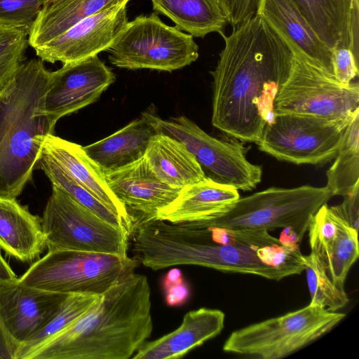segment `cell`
I'll use <instances>...</instances> for the list:
<instances>
[{
	"label": "cell",
	"mask_w": 359,
	"mask_h": 359,
	"mask_svg": "<svg viewBox=\"0 0 359 359\" xmlns=\"http://www.w3.org/2000/svg\"><path fill=\"white\" fill-rule=\"evenodd\" d=\"M212 77V124L236 140L256 143L276 115L277 93L290 72L294 55L285 40L260 16L229 36Z\"/></svg>",
	"instance_id": "1"
},
{
	"label": "cell",
	"mask_w": 359,
	"mask_h": 359,
	"mask_svg": "<svg viewBox=\"0 0 359 359\" xmlns=\"http://www.w3.org/2000/svg\"><path fill=\"white\" fill-rule=\"evenodd\" d=\"M151 289L135 272L118 281L77 320L22 359H128L153 330Z\"/></svg>",
	"instance_id": "2"
},
{
	"label": "cell",
	"mask_w": 359,
	"mask_h": 359,
	"mask_svg": "<svg viewBox=\"0 0 359 359\" xmlns=\"http://www.w3.org/2000/svg\"><path fill=\"white\" fill-rule=\"evenodd\" d=\"M50 79L43 60L31 59L0 91V197L20 195L46 137L53 134L55 124L44 109Z\"/></svg>",
	"instance_id": "3"
},
{
	"label": "cell",
	"mask_w": 359,
	"mask_h": 359,
	"mask_svg": "<svg viewBox=\"0 0 359 359\" xmlns=\"http://www.w3.org/2000/svg\"><path fill=\"white\" fill-rule=\"evenodd\" d=\"M130 236L134 258L153 270L196 265L273 280L289 276L262 262L257 256V248L215 243L204 229L187 222L172 224L154 218L141 219L134 224Z\"/></svg>",
	"instance_id": "4"
},
{
	"label": "cell",
	"mask_w": 359,
	"mask_h": 359,
	"mask_svg": "<svg viewBox=\"0 0 359 359\" xmlns=\"http://www.w3.org/2000/svg\"><path fill=\"white\" fill-rule=\"evenodd\" d=\"M332 197L328 188L271 187L239 198L220 213L189 222L198 227L271 231L291 227L302 240L316 212Z\"/></svg>",
	"instance_id": "5"
},
{
	"label": "cell",
	"mask_w": 359,
	"mask_h": 359,
	"mask_svg": "<svg viewBox=\"0 0 359 359\" xmlns=\"http://www.w3.org/2000/svg\"><path fill=\"white\" fill-rule=\"evenodd\" d=\"M137 265L128 256L57 250L33 262L19 279L50 292L100 296L134 273Z\"/></svg>",
	"instance_id": "6"
},
{
	"label": "cell",
	"mask_w": 359,
	"mask_h": 359,
	"mask_svg": "<svg viewBox=\"0 0 359 359\" xmlns=\"http://www.w3.org/2000/svg\"><path fill=\"white\" fill-rule=\"evenodd\" d=\"M198 48L192 35L152 13L128 21L107 50L111 64L120 68L172 72L195 62Z\"/></svg>",
	"instance_id": "7"
},
{
	"label": "cell",
	"mask_w": 359,
	"mask_h": 359,
	"mask_svg": "<svg viewBox=\"0 0 359 359\" xmlns=\"http://www.w3.org/2000/svg\"><path fill=\"white\" fill-rule=\"evenodd\" d=\"M345 316L309 304L233 331L223 351L260 359L282 358L327 333Z\"/></svg>",
	"instance_id": "8"
},
{
	"label": "cell",
	"mask_w": 359,
	"mask_h": 359,
	"mask_svg": "<svg viewBox=\"0 0 359 359\" xmlns=\"http://www.w3.org/2000/svg\"><path fill=\"white\" fill-rule=\"evenodd\" d=\"M48 251L68 250L128 257L130 233L81 205L53 186L43 212Z\"/></svg>",
	"instance_id": "9"
},
{
	"label": "cell",
	"mask_w": 359,
	"mask_h": 359,
	"mask_svg": "<svg viewBox=\"0 0 359 359\" xmlns=\"http://www.w3.org/2000/svg\"><path fill=\"white\" fill-rule=\"evenodd\" d=\"M292 51V66L275 98V115L305 114L350 121L359 110L358 83L342 85L301 53Z\"/></svg>",
	"instance_id": "10"
},
{
	"label": "cell",
	"mask_w": 359,
	"mask_h": 359,
	"mask_svg": "<svg viewBox=\"0 0 359 359\" xmlns=\"http://www.w3.org/2000/svg\"><path fill=\"white\" fill-rule=\"evenodd\" d=\"M151 117L158 133L184 144L205 177L242 191H251L261 182L262 168L247 159L248 149L238 142L210 136L184 116L164 120L153 110Z\"/></svg>",
	"instance_id": "11"
},
{
	"label": "cell",
	"mask_w": 359,
	"mask_h": 359,
	"mask_svg": "<svg viewBox=\"0 0 359 359\" xmlns=\"http://www.w3.org/2000/svg\"><path fill=\"white\" fill-rule=\"evenodd\" d=\"M350 121L278 114L265 126L256 144L260 151L279 161L297 165L323 164L335 158Z\"/></svg>",
	"instance_id": "12"
},
{
	"label": "cell",
	"mask_w": 359,
	"mask_h": 359,
	"mask_svg": "<svg viewBox=\"0 0 359 359\" xmlns=\"http://www.w3.org/2000/svg\"><path fill=\"white\" fill-rule=\"evenodd\" d=\"M115 80L113 72L97 55L63 64L51 72L45 112L56 124L60 118L95 102Z\"/></svg>",
	"instance_id": "13"
},
{
	"label": "cell",
	"mask_w": 359,
	"mask_h": 359,
	"mask_svg": "<svg viewBox=\"0 0 359 359\" xmlns=\"http://www.w3.org/2000/svg\"><path fill=\"white\" fill-rule=\"evenodd\" d=\"M70 294L29 286L19 278L0 281V320L18 351L56 316Z\"/></svg>",
	"instance_id": "14"
},
{
	"label": "cell",
	"mask_w": 359,
	"mask_h": 359,
	"mask_svg": "<svg viewBox=\"0 0 359 359\" xmlns=\"http://www.w3.org/2000/svg\"><path fill=\"white\" fill-rule=\"evenodd\" d=\"M124 1L79 21L63 33L34 48L43 61L76 62L107 50L128 22Z\"/></svg>",
	"instance_id": "15"
},
{
	"label": "cell",
	"mask_w": 359,
	"mask_h": 359,
	"mask_svg": "<svg viewBox=\"0 0 359 359\" xmlns=\"http://www.w3.org/2000/svg\"><path fill=\"white\" fill-rule=\"evenodd\" d=\"M104 175L110 189L128 210L140 213L142 219L155 218L181 190L158 179L144 156L121 168L104 172Z\"/></svg>",
	"instance_id": "16"
},
{
	"label": "cell",
	"mask_w": 359,
	"mask_h": 359,
	"mask_svg": "<svg viewBox=\"0 0 359 359\" xmlns=\"http://www.w3.org/2000/svg\"><path fill=\"white\" fill-rule=\"evenodd\" d=\"M41 151L114 212L130 234L133 217L110 189L104 171L83 147L51 134L46 137Z\"/></svg>",
	"instance_id": "17"
},
{
	"label": "cell",
	"mask_w": 359,
	"mask_h": 359,
	"mask_svg": "<svg viewBox=\"0 0 359 359\" xmlns=\"http://www.w3.org/2000/svg\"><path fill=\"white\" fill-rule=\"evenodd\" d=\"M256 14L287 41L292 50L301 53L334 76L332 50L318 38L293 0H259Z\"/></svg>",
	"instance_id": "18"
},
{
	"label": "cell",
	"mask_w": 359,
	"mask_h": 359,
	"mask_svg": "<svg viewBox=\"0 0 359 359\" xmlns=\"http://www.w3.org/2000/svg\"><path fill=\"white\" fill-rule=\"evenodd\" d=\"M225 314L219 309L201 308L187 313L180 326L151 342L144 343L133 359H176L218 335Z\"/></svg>",
	"instance_id": "19"
},
{
	"label": "cell",
	"mask_w": 359,
	"mask_h": 359,
	"mask_svg": "<svg viewBox=\"0 0 359 359\" xmlns=\"http://www.w3.org/2000/svg\"><path fill=\"white\" fill-rule=\"evenodd\" d=\"M46 248L41 217L15 198L0 197V251L21 262L33 263Z\"/></svg>",
	"instance_id": "20"
},
{
	"label": "cell",
	"mask_w": 359,
	"mask_h": 359,
	"mask_svg": "<svg viewBox=\"0 0 359 359\" xmlns=\"http://www.w3.org/2000/svg\"><path fill=\"white\" fill-rule=\"evenodd\" d=\"M148 109L112 135L83 147L86 154L104 171L111 172L142 158L151 137L158 133Z\"/></svg>",
	"instance_id": "21"
},
{
	"label": "cell",
	"mask_w": 359,
	"mask_h": 359,
	"mask_svg": "<svg viewBox=\"0 0 359 359\" xmlns=\"http://www.w3.org/2000/svg\"><path fill=\"white\" fill-rule=\"evenodd\" d=\"M239 198L236 189L205 177L182 188L154 219L172 224L205 220L220 213Z\"/></svg>",
	"instance_id": "22"
},
{
	"label": "cell",
	"mask_w": 359,
	"mask_h": 359,
	"mask_svg": "<svg viewBox=\"0 0 359 359\" xmlns=\"http://www.w3.org/2000/svg\"><path fill=\"white\" fill-rule=\"evenodd\" d=\"M144 156L156 177L171 187L182 189L205 178L184 144L162 133L151 137Z\"/></svg>",
	"instance_id": "23"
},
{
	"label": "cell",
	"mask_w": 359,
	"mask_h": 359,
	"mask_svg": "<svg viewBox=\"0 0 359 359\" xmlns=\"http://www.w3.org/2000/svg\"><path fill=\"white\" fill-rule=\"evenodd\" d=\"M130 0H62L43 6L28 34L34 49L82 20L118 4Z\"/></svg>",
	"instance_id": "24"
},
{
	"label": "cell",
	"mask_w": 359,
	"mask_h": 359,
	"mask_svg": "<svg viewBox=\"0 0 359 359\" xmlns=\"http://www.w3.org/2000/svg\"><path fill=\"white\" fill-rule=\"evenodd\" d=\"M318 38L330 49L351 46L353 0H293Z\"/></svg>",
	"instance_id": "25"
},
{
	"label": "cell",
	"mask_w": 359,
	"mask_h": 359,
	"mask_svg": "<svg viewBox=\"0 0 359 359\" xmlns=\"http://www.w3.org/2000/svg\"><path fill=\"white\" fill-rule=\"evenodd\" d=\"M153 10L170 18L180 30L204 38L212 32L223 34L228 23L217 0H150Z\"/></svg>",
	"instance_id": "26"
},
{
	"label": "cell",
	"mask_w": 359,
	"mask_h": 359,
	"mask_svg": "<svg viewBox=\"0 0 359 359\" xmlns=\"http://www.w3.org/2000/svg\"><path fill=\"white\" fill-rule=\"evenodd\" d=\"M332 165L326 172L332 196H344L359 184V110L346 128Z\"/></svg>",
	"instance_id": "27"
},
{
	"label": "cell",
	"mask_w": 359,
	"mask_h": 359,
	"mask_svg": "<svg viewBox=\"0 0 359 359\" xmlns=\"http://www.w3.org/2000/svg\"><path fill=\"white\" fill-rule=\"evenodd\" d=\"M36 169H41L43 171L53 186L65 191L81 205L90 210L107 222L115 226L125 228L121 220L114 212L75 181L42 151L38 159Z\"/></svg>",
	"instance_id": "28"
},
{
	"label": "cell",
	"mask_w": 359,
	"mask_h": 359,
	"mask_svg": "<svg viewBox=\"0 0 359 359\" xmlns=\"http://www.w3.org/2000/svg\"><path fill=\"white\" fill-rule=\"evenodd\" d=\"M304 261L311 297L310 304L332 312L344 307L349 302L348 297L344 290L334 284L320 258L311 252L304 255Z\"/></svg>",
	"instance_id": "29"
},
{
	"label": "cell",
	"mask_w": 359,
	"mask_h": 359,
	"mask_svg": "<svg viewBox=\"0 0 359 359\" xmlns=\"http://www.w3.org/2000/svg\"><path fill=\"white\" fill-rule=\"evenodd\" d=\"M359 255L358 231L344 222L338 235L323 262L334 284L341 290L347 273Z\"/></svg>",
	"instance_id": "30"
},
{
	"label": "cell",
	"mask_w": 359,
	"mask_h": 359,
	"mask_svg": "<svg viewBox=\"0 0 359 359\" xmlns=\"http://www.w3.org/2000/svg\"><path fill=\"white\" fill-rule=\"evenodd\" d=\"M101 296V295H100ZM100 296L71 294L56 316L18 351L17 359L59 332L83 315L98 301Z\"/></svg>",
	"instance_id": "31"
},
{
	"label": "cell",
	"mask_w": 359,
	"mask_h": 359,
	"mask_svg": "<svg viewBox=\"0 0 359 359\" xmlns=\"http://www.w3.org/2000/svg\"><path fill=\"white\" fill-rule=\"evenodd\" d=\"M28 34L21 29L0 26V91L25 61Z\"/></svg>",
	"instance_id": "32"
},
{
	"label": "cell",
	"mask_w": 359,
	"mask_h": 359,
	"mask_svg": "<svg viewBox=\"0 0 359 359\" xmlns=\"http://www.w3.org/2000/svg\"><path fill=\"white\" fill-rule=\"evenodd\" d=\"M345 222L327 203L323 205L311 217L308 229L311 252L323 262Z\"/></svg>",
	"instance_id": "33"
},
{
	"label": "cell",
	"mask_w": 359,
	"mask_h": 359,
	"mask_svg": "<svg viewBox=\"0 0 359 359\" xmlns=\"http://www.w3.org/2000/svg\"><path fill=\"white\" fill-rule=\"evenodd\" d=\"M45 0H0V26L19 29L28 34Z\"/></svg>",
	"instance_id": "34"
},
{
	"label": "cell",
	"mask_w": 359,
	"mask_h": 359,
	"mask_svg": "<svg viewBox=\"0 0 359 359\" xmlns=\"http://www.w3.org/2000/svg\"><path fill=\"white\" fill-rule=\"evenodd\" d=\"M256 254L264 264L282 270L288 276L300 274L304 270V255L299 245H268L257 248Z\"/></svg>",
	"instance_id": "35"
},
{
	"label": "cell",
	"mask_w": 359,
	"mask_h": 359,
	"mask_svg": "<svg viewBox=\"0 0 359 359\" xmlns=\"http://www.w3.org/2000/svg\"><path fill=\"white\" fill-rule=\"evenodd\" d=\"M200 228L208 232L212 241L222 245L248 246L257 249L268 245L280 244L278 238L265 230L230 229L217 226Z\"/></svg>",
	"instance_id": "36"
},
{
	"label": "cell",
	"mask_w": 359,
	"mask_h": 359,
	"mask_svg": "<svg viewBox=\"0 0 359 359\" xmlns=\"http://www.w3.org/2000/svg\"><path fill=\"white\" fill-rule=\"evenodd\" d=\"M332 62L335 79L342 85H348L358 76V60L349 48L332 50Z\"/></svg>",
	"instance_id": "37"
},
{
	"label": "cell",
	"mask_w": 359,
	"mask_h": 359,
	"mask_svg": "<svg viewBox=\"0 0 359 359\" xmlns=\"http://www.w3.org/2000/svg\"><path fill=\"white\" fill-rule=\"evenodd\" d=\"M224 12L227 22L236 28L256 14L259 0H217Z\"/></svg>",
	"instance_id": "38"
},
{
	"label": "cell",
	"mask_w": 359,
	"mask_h": 359,
	"mask_svg": "<svg viewBox=\"0 0 359 359\" xmlns=\"http://www.w3.org/2000/svg\"><path fill=\"white\" fill-rule=\"evenodd\" d=\"M341 204L331 206L332 210L341 217L350 226L358 230L359 184L347 194L343 196Z\"/></svg>",
	"instance_id": "39"
},
{
	"label": "cell",
	"mask_w": 359,
	"mask_h": 359,
	"mask_svg": "<svg viewBox=\"0 0 359 359\" xmlns=\"http://www.w3.org/2000/svg\"><path fill=\"white\" fill-rule=\"evenodd\" d=\"M18 348L0 320V359H17Z\"/></svg>",
	"instance_id": "40"
},
{
	"label": "cell",
	"mask_w": 359,
	"mask_h": 359,
	"mask_svg": "<svg viewBox=\"0 0 359 359\" xmlns=\"http://www.w3.org/2000/svg\"><path fill=\"white\" fill-rule=\"evenodd\" d=\"M189 297L188 287L182 283L175 284L166 288V302L170 306L183 303Z\"/></svg>",
	"instance_id": "41"
},
{
	"label": "cell",
	"mask_w": 359,
	"mask_h": 359,
	"mask_svg": "<svg viewBox=\"0 0 359 359\" xmlns=\"http://www.w3.org/2000/svg\"><path fill=\"white\" fill-rule=\"evenodd\" d=\"M278 241L283 245L294 246L299 245L302 240L291 227H286L280 232Z\"/></svg>",
	"instance_id": "42"
},
{
	"label": "cell",
	"mask_w": 359,
	"mask_h": 359,
	"mask_svg": "<svg viewBox=\"0 0 359 359\" xmlns=\"http://www.w3.org/2000/svg\"><path fill=\"white\" fill-rule=\"evenodd\" d=\"M16 278H18L16 274L0 252V281Z\"/></svg>",
	"instance_id": "43"
},
{
	"label": "cell",
	"mask_w": 359,
	"mask_h": 359,
	"mask_svg": "<svg viewBox=\"0 0 359 359\" xmlns=\"http://www.w3.org/2000/svg\"><path fill=\"white\" fill-rule=\"evenodd\" d=\"M182 283V277L181 271L178 269H174L170 270L168 273L163 282V286L167 287Z\"/></svg>",
	"instance_id": "44"
},
{
	"label": "cell",
	"mask_w": 359,
	"mask_h": 359,
	"mask_svg": "<svg viewBox=\"0 0 359 359\" xmlns=\"http://www.w3.org/2000/svg\"><path fill=\"white\" fill-rule=\"evenodd\" d=\"M59 1H62V0H45L43 6L50 4H53L54 2Z\"/></svg>",
	"instance_id": "45"
},
{
	"label": "cell",
	"mask_w": 359,
	"mask_h": 359,
	"mask_svg": "<svg viewBox=\"0 0 359 359\" xmlns=\"http://www.w3.org/2000/svg\"><path fill=\"white\" fill-rule=\"evenodd\" d=\"M0 98H1V92H0Z\"/></svg>",
	"instance_id": "46"
}]
</instances>
